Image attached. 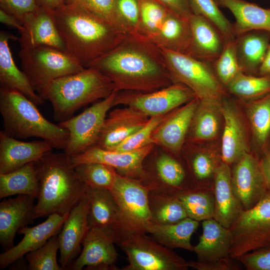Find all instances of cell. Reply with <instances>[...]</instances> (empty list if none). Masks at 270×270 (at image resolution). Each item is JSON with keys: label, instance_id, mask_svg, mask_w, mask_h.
Returning a JSON list of instances; mask_svg holds the SVG:
<instances>
[{"label": "cell", "instance_id": "cell-13", "mask_svg": "<svg viewBox=\"0 0 270 270\" xmlns=\"http://www.w3.org/2000/svg\"><path fill=\"white\" fill-rule=\"evenodd\" d=\"M143 167L144 176L140 182L150 191L178 196L194 188L186 168L172 156L161 153Z\"/></svg>", "mask_w": 270, "mask_h": 270}, {"label": "cell", "instance_id": "cell-20", "mask_svg": "<svg viewBox=\"0 0 270 270\" xmlns=\"http://www.w3.org/2000/svg\"><path fill=\"white\" fill-rule=\"evenodd\" d=\"M199 102V99L196 97L182 107L170 112L154 130L152 136L153 144L178 156Z\"/></svg>", "mask_w": 270, "mask_h": 270}, {"label": "cell", "instance_id": "cell-2", "mask_svg": "<svg viewBox=\"0 0 270 270\" xmlns=\"http://www.w3.org/2000/svg\"><path fill=\"white\" fill-rule=\"evenodd\" d=\"M50 12L67 52L84 68L128 36L108 20L76 4H65Z\"/></svg>", "mask_w": 270, "mask_h": 270}, {"label": "cell", "instance_id": "cell-32", "mask_svg": "<svg viewBox=\"0 0 270 270\" xmlns=\"http://www.w3.org/2000/svg\"><path fill=\"white\" fill-rule=\"evenodd\" d=\"M190 38L188 19L168 11L158 30L150 41L158 47L188 54Z\"/></svg>", "mask_w": 270, "mask_h": 270}, {"label": "cell", "instance_id": "cell-3", "mask_svg": "<svg viewBox=\"0 0 270 270\" xmlns=\"http://www.w3.org/2000/svg\"><path fill=\"white\" fill-rule=\"evenodd\" d=\"M35 164L38 190L34 220L52 214L69 213L87 188L70 156L64 152H50L35 162Z\"/></svg>", "mask_w": 270, "mask_h": 270}, {"label": "cell", "instance_id": "cell-14", "mask_svg": "<svg viewBox=\"0 0 270 270\" xmlns=\"http://www.w3.org/2000/svg\"><path fill=\"white\" fill-rule=\"evenodd\" d=\"M232 166L231 184L233 192L243 210L250 209L268 192L260 156L248 152Z\"/></svg>", "mask_w": 270, "mask_h": 270}, {"label": "cell", "instance_id": "cell-1", "mask_svg": "<svg viewBox=\"0 0 270 270\" xmlns=\"http://www.w3.org/2000/svg\"><path fill=\"white\" fill-rule=\"evenodd\" d=\"M89 67L106 76L116 92H151L174 83L158 48L150 40L129 35Z\"/></svg>", "mask_w": 270, "mask_h": 270}, {"label": "cell", "instance_id": "cell-48", "mask_svg": "<svg viewBox=\"0 0 270 270\" xmlns=\"http://www.w3.org/2000/svg\"><path fill=\"white\" fill-rule=\"evenodd\" d=\"M64 1L65 4L78 6L104 18L122 30L116 12V0H64Z\"/></svg>", "mask_w": 270, "mask_h": 270}, {"label": "cell", "instance_id": "cell-33", "mask_svg": "<svg viewBox=\"0 0 270 270\" xmlns=\"http://www.w3.org/2000/svg\"><path fill=\"white\" fill-rule=\"evenodd\" d=\"M198 226L199 222L188 217L168 224L152 222L146 230L154 240L168 248H180L193 252L190 240Z\"/></svg>", "mask_w": 270, "mask_h": 270}, {"label": "cell", "instance_id": "cell-50", "mask_svg": "<svg viewBox=\"0 0 270 270\" xmlns=\"http://www.w3.org/2000/svg\"><path fill=\"white\" fill-rule=\"evenodd\" d=\"M188 262L189 268L197 270H239L242 268L241 264L230 256L210 262L188 260Z\"/></svg>", "mask_w": 270, "mask_h": 270}, {"label": "cell", "instance_id": "cell-8", "mask_svg": "<svg viewBox=\"0 0 270 270\" xmlns=\"http://www.w3.org/2000/svg\"><path fill=\"white\" fill-rule=\"evenodd\" d=\"M230 230V256L234 258L270 246V192L253 208L243 210Z\"/></svg>", "mask_w": 270, "mask_h": 270}, {"label": "cell", "instance_id": "cell-36", "mask_svg": "<svg viewBox=\"0 0 270 270\" xmlns=\"http://www.w3.org/2000/svg\"><path fill=\"white\" fill-rule=\"evenodd\" d=\"M246 112L253 140L260 155L270 144V93L248 102Z\"/></svg>", "mask_w": 270, "mask_h": 270}, {"label": "cell", "instance_id": "cell-22", "mask_svg": "<svg viewBox=\"0 0 270 270\" xmlns=\"http://www.w3.org/2000/svg\"><path fill=\"white\" fill-rule=\"evenodd\" d=\"M149 118L148 116L130 106L115 108L106 118L95 146L111 150L144 126Z\"/></svg>", "mask_w": 270, "mask_h": 270}, {"label": "cell", "instance_id": "cell-34", "mask_svg": "<svg viewBox=\"0 0 270 270\" xmlns=\"http://www.w3.org/2000/svg\"><path fill=\"white\" fill-rule=\"evenodd\" d=\"M221 103L200 100L188 132L192 140H207L217 136L222 116Z\"/></svg>", "mask_w": 270, "mask_h": 270}, {"label": "cell", "instance_id": "cell-25", "mask_svg": "<svg viewBox=\"0 0 270 270\" xmlns=\"http://www.w3.org/2000/svg\"><path fill=\"white\" fill-rule=\"evenodd\" d=\"M35 198L19 194L0 203V244L4 250L13 246L20 228L34 220Z\"/></svg>", "mask_w": 270, "mask_h": 270}, {"label": "cell", "instance_id": "cell-45", "mask_svg": "<svg viewBox=\"0 0 270 270\" xmlns=\"http://www.w3.org/2000/svg\"><path fill=\"white\" fill-rule=\"evenodd\" d=\"M235 39L224 42L222 52L212 64L217 78L224 87L242 72L237 58Z\"/></svg>", "mask_w": 270, "mask_h": 270}, {"label": "cell", "instance_id": "cell-53", "mask_svg": "<svg viewBox=\"0 0 270 270\" xmlns=\"http://www.w3.org/2000/svg\"><path fill=\"white\" fill-rule=\"evenodd\" d=\"M260 164L268 191L270 192V152L266 150L260 155Z\"/></svg>", "mask_w": 270, "mask_h": 270}, {"label": "cell", "instance_id": "cell-4", "mask_svg": "<svg viewBox=\"0 0 270 270\" xmlns=\"http://www.w3.org/2000/svg\"><path fill=\"white\" fill-rule=\"evenodd\" d=\"M36 106L18 91L0 87L2 131L16 139L38 138L48 142L53 148L64 150L68 142V132L46 118Z\"/></svg>", "mask_w": 270, "mask_h": 270}, {"label": "cell", "instance_id": "cell-12", "mask_svg": "<svg viewBox=\"0 0 270 270\" xmlns=\"http://www.w3.org/2000/svg\"><path fill=\"white\" fill-rule=\"evenodd\" d=\"M196 97L188 87L180 83H174L151 92H118L113 106L120 104L130 106L150 118L167 114Z\"/></svg>", "mask_w": 270, "mask_h": 270}, {"label": "cell", "instance_id": "cell-30", "mask_svg": "<svg viewBox=\"0 0 270 270\" xmlns=\"http://www.w3.org/2000/svg\"><path fill=\"white\" fill-rule=\"evenodd\" d=\"M202 227L199 242L194 246L197 260L206 262L229 256L232 240L230 228L214 218L202 221Z\"/></svg>", "mask_w": 270, "mask_h": 270}, {"label": "cell", "instance_id": "cell-18", "mask_svg": "<svg viewBox=\"0 0 270 270\" xmlns=\"http://www.w3.org/2000/svg\"><path fill=\"white\" fill-rule=\"evenodd\" d=\"M88 208L89 200L85 192L70 212L58 234L60 264L64 270H67L80 252L81 244L88 229Z\"/></svg>", "mask_w": 270, "mask_h": 270}, {"label": "cell", "instance_id": "cell-42", "mask_svg": "<svg viewBox=\"0 0 270 270\" xmlns=\"http://www.w3.org/2000/svg\"><path fill=\"white\" fill-rule=\"evenodd\" d=\"M190 2L193 14L209 21L220 32L224 42L236 38L233 24L220 10L214 0H190Z\"/></svg>", "mask_w": 270, "mask_h": 270}, {"label": "cell", "instance_id": "cell-37", "mask_svg": "<svg viewBox=\"0 0 270 270\" xmlns=\"http://www.w3.org/2000/svg\"><path fill=\"white\" fill-rule=\"evenodd\" d=\"M148 202L152 222L172 224L188 217L182 204L176 196L150 190Z\"/></svg>", "mask_w": 270, "mask_h": 270}, {"label": "cell", "instance_id": "cell-17", "mask_svg": "<svg viewBox=\"0 0 270 270\" xmlns=\"http://www.w3.org/2000/svg\"><path fill=\"white\" fill-rule=\"evenodd\" d=\"M89 200L88 228H99L111 232L118 244L130 233L124 223L120 207L108 190L87 187Z\"/></svg>", "mask_w": 270, "mask_h": 270}, {"label": "cell", "instance_id": "cell-27", "mask_svg": "<svg viewBox=\"0 0 270 270\" xmlns=\"http://www.w3.org/2000/svg\"><path fill=\"white\" fill-rule=\"evenodd\" d=\"M18 38L5 30L0 32V87L18 91L36 106L44 100L36 92L28 78L17 67L12 56L8 42Z\"/></svg>", "mask_w": 270, "mask_h": 270}, {"label": "cell", "instance_id": "cell-41", "mask_svg": "<svg viewBox=\"0 0 270 270\" xmlns=\"http://www.w3.org/2000/svg\"><path fill=\"white\" fill-rule=\"evenodd\" d=\"M74 167L87 187L92 188L110 190L118 174L114 168L98 162L82 163Z\"/></svg>", "mask_w": 270, "mask_h": 270}, {"label": "cell", "instance_id": "cell-16", "mask_svg": "<svg viewBox=\"0 0 270 270\" xmlns=\"http://www.w3.org/2000/svg\"><path fill=\"white\" fill-rule=\"evenodd\" d=\"M114 239L110 231L99 228L88 230L82 242V249L67 270H116L118 254Z\"/></svg>", "mask_w": 270, "mask_h": 270}, {"label": "cell", "instance_id": "cell-28", "mask_svg": "<svg viewBox=\"0 0 270 270\" xmlns=\"http://www.w3.org/2000/svg\"><path fill=\"white\" fill-rule=\"evenodd\" d=\"M212 188L215 202L214 218L230 228L244 210L232 188L230 166L220 163L214 174Z\"/></svg>", "mask_w": 270, "mask_h": 270}, {"label": "cell", "instance_id": "cell-10", "mask_svg": "<svg viewBox=\"0 0 270 270\" xmlns=\"http://www.w3.org/2000/svg\"><path fill=\"white\" fill-rule=\"evenodd\" d=\"M117 92H114L78 116L60 122L59 124L69 133L68 142L64 150L66 154L76 156L96 144Z\"/></svg>", "mask_w": 270, "mask_h": 270}, {"label": "cell", "instance_id": "cell-15", "mask_svg": "<svg viewBox=\"0 0 270 270\" xmlns=\"http://www.w3.org/2000/svg\"><path fill=\"white\" fill-rule=\"evenodd\" d=\"M153 146L150 144L129 152L110 150L94 146L70 158L74 166L86 162L101 163L114 168L120 175L140 182L144 176V160L151 152Z\"/></svg>", "mask_w": 270, "mask_h": 270}, {"label": "cell", "instance_id": "cell-39", "mask_svg": "<svg viewBox=\"0 0 270 270\" xmlns=\"http://www.w3.org/2000/svg\"><path fill=\"white\" fill-rule=\"evenodd\" d=\"M222 162L220 156L209 150L190 156L187 164L194 188H212L216 170Z\"/></svg>", "mask_w": 270, "mask_h": 270}, {"label": "cell", "instance_id": "cell-23", "mask_svg": "<svg viewBox=\"0 0 270 270\" xmlns=\"http://www.w3.org/2000/svg\"><path fill=\"white\" fill-rule=\"evenodd\" d=\"M224 128L222 140V161L231 166L250 152L244 121L235 105L224 100L221 103Z\"/></svg>", "mask_w": 270, "mask_h": 270}, {"label": "cell", "instance_id": "cell-49", "mask_svg": "<svg viewBox=\"0 0 270 270\" xmlns=\"http://www.w3.org/2000/svg\"><path fill=\"white\" fill-rule=\"evenodd\" d=\"M236 260L247 270H270V246L246 253Z\"/></svg>", "mask_w": 270, "mask_h": 270}, {"label": "cell", "instance_id": "cell-43", "mask_svg": "<svg viewBox=\"0 0 270 270\" xmlns=\"http://www.w3.org/2000/svg\"><path fill=\"white\" fill-rule=\"evenodd\" d=\"M60 249L58 234L51 237L43 246L26 255L30 270H64L57 262Z\"/></svg>", "mask_w": 270, "mask_h": 270}, {"label": "cell", "instance_id": "cell-19", "mask_svg": "<svg viewBox=\"0 0 270 270\" xmlns=\"http://www.w3.org/2000/svg\"><path fill=\"white\" fill-rule=\"evenodd\" d=\"M69 213L52 214L44 222L32 227L21 228L22 240L0 254V268H7L28 252L43 246L51 237L58 234Z\"/></svg>", "mask_w": 270, "mask_h": 270}, {"label": "cell", "instance_id": "cell-31", "mask_svg": "<svg viewBox=\"0 0 270 270\" xmlns=\"http://www.w3.org/2000/svg\"><path fill=\"white\" fill-rule=\"evenodd\" d=\"M218 5L228 9L234 16L235 36L254 30L270 32V8H265L244 0H214Z\"/></svg>", "mask_w": 270, "mask_h": 270}, {"label": "cell", "instance_id": "cell-9", "mask_svg": "<svg viewBox=\"0 0 270 270\" xmlns=\"http://www.w3.org/2000/svg\"><path fill=\"white\" fill-rule=\"evenodd\" d=\"M146 234L134 233L118 245L127 256L122 270H187L188 261Z\"/></svg>", "mask_w": 270, "mask_h": 270}, {"label": "cell", "instance_id": "cell-29", "mask_svg": "<svg viewBox=\"0 0 270 270\" xmlns=\"http://www.w3.org/2000/svg\"><path fill=\"white\" fill-rule=\"evenodd\" d=\"M236 48L242 72L259 76L260 69L270 44V32L254 30L236 37Z\"/></svg>", "mask_w": 270, "mask_h": 270}, {"label": "cell", "instance_id": "cell-55", "mask_svg": "<svg viewBox=\"0 0 270 270\" xmlns=\"http://www.w3.org/2000/svg\"><path fill=\"white\" fill-rule=\"evenodd\" d=\"M36 2L37 6L50 12L60 8L65 4L64 0H36Z\"/></svg>", "mask_w": 270, "mask_h": 270}, {"label": "cell", "instance_id": "cell-21", "mask_svg": "<svg viewBox=\"0 0 270 270\" xmlns=\"http://www.w3.org/2000/svg\"><path fill=\"white\" fill-rule=\"evenodd\" d=\"M22 23L18 38L20 48L46 45L67 52L50 11L38 6L24 16Z\"/></svg>", "mask_w": 270, "mask_h": 270}, {"label": "cell", "instance_id": "cell-5", "mask_svg": "<svg viewBox=\"0 0 270 270\" xmlns=\"http://www.w3.org/2000/svg\"><path fill=\"white\" fill-rule=\"evenodd\" d=\"M114 92L112 82L99 70L89 67L53 81L44 100L50 102L54 120L61 122L72 118L82 107Z\"/></svg>", "mask_w": 270, "mask_h": 270}, {"label": "cell", "instance_id": "cell-47", "mask_svg": "<svg viewBox=\"0 0 270 270\" xmlns=\"http://www.w3.org/2000/svg\"><path fill=\"white\" fill-rule=\"evenodd\" d=\"M169 113L150 118L144 126L110 150L129 152L141 148L150 144H154L152 140V134L155 129Z\"/></svg>", "mask_w": 270, "mask_h": 270}, {"label": "cell", "instance_id": "cell-52", "mask_svg": "<svg viewBox=\"0 0 270 270\" xmlns=\"http://www.w3.org/2000/svg\"><path fill=\"white\" fill-rule=\"evenodd\" d=\"M170 12L186 19L192 14L190 0H157Z\"/></svg>", "mask_w": 270, "mask_h": 270}, {"label": "cell", "instance_id": "cell-35", "mask_svg": "<svg viewBox=\"0 0 270 270\" xmlns=\"http://www.w3.org/2000/svg\"><path fill=\"white\" fill-rule=\"evenodd\" d=\"M38 182L35 162H30L12 172L0 174V198L16 194L36 198Z\"/></svg>", "mask_w": 270, "mask_h": 270}, {"label": "cell", "instance_id": "cell-11", "mask_svg": "<svg viewBox=\"0 0 270 270\" xmlns=\"http://www.w3.org/2000/svg\"><path fill=\"white\" fill-rule=\"evenodd\" d=\"M120 210L126 226L130 234H147L152 222L149 207L150 190L138 180L118 173L110 190Z\"/></svg>", "mask_w": 270, "mask_h": 270}, {"label": "cell", "instance_id": "cell-57", "mask_svg": "<svg viewBox=\"0 0 270 270\" xmlns=\"http://www.w3.org/2000/svg\"><path fill=\"white\" fill-rule=\"evenodd\" d=\"M266 150H268V151L270 152V144L268 145V147Z\"/></svg>", "mask_w": 270, "mask_h": 270}, {"label": "cell", "instance_id": "cell-56", "mask_svg": "<svg viewBox=\"0 0 270 270\" xmlns=\"http://www.w3.org/2000/svg\"><path fill=\"white\" fill-rule=\"evenodd\" d=\"M259 76H270V44L259 72Z\"/></svg>", "mask_w": 270, "mask_h": 270}, {"label": "cell", "instance_id": "cell-44", "mask_svg": "<svg viewBox=\"0 0 270 270\" xmlns=\"http://www.w3.org/2000/svg\"><path fill=\"white\" fill-rule=\"evenodd\" d=\"M140 12V32L148 40L162 25L169 10L157 0H138Z\"/></svg>", "mask_w": 270, "mask_h": 270}, {"label": "cell", "instance_id": "cell-54", "mask_svg": "<svg viewBox=\"0 0 270 270\" xmlns=\"http://www.w3.org/2000/svg\"><path fill=\"white\" fill-rule=\"evenodd\" d=\"M0 22L3 24L17 29L18 32L23 28L22 23L20 20L13 14L1 8L0 10Z\"/></svg>", "mask_w": 270, "mask_h": 270}, {"label": "cell", "instance_id": "cell-38", "mask_svg": "<svg viewBox=\"0 0 270 270\" xmlns=\"http://www.w3.org/2000/svg\"><path fill=\"white\" fill-rule=\"evenodd\" d=\"M178 197L188 218L198 222L214 218L215 202L212 188H194Z\"/></svg>", "mask_w": 270, "mask_h": 270}, {"label": "cell", "instance_id": "cell-26", "mask_svg": "<svg viewBox=\"0 0 270 270\" xmlns=\"http://www.w3.org/2000/svg\"><path fill=\"white\" fill-rule=\"evenodd\" d=\"M188 21L191 38L188 54L212 64L224 48L222 36L209 21L200 15L192 14Z\"/></svg>", "mask_w": 270, "mask_h": 270}, {"label": "cell", "instance_id": "cell-40", "mask_svg": "<svg viewBox=\"0 0 270 270\" xmlns=\"http://www.w3.org/2000/svg\"><path fill=\"white\" fill-rule=\"evenodd\" d=\"M224 88L238 97L258 98L270 93V76L240 72Z\"/></svg>", "mask_w": 270, "mask_h": 270}, {"label": "cell", "instance_id": "cell-51", "mask_svg": "<svg viewBox=\"0 0 270 270\" xmlns=\"http://www.w3.org/2000/svg\"><path fill=\"white\" fill-rule=\"evenodd\" d=\"M1 8L13 14L22 22L24 16L35 10L36 0H0Z\"/></svg>", "mask_w": 270, "mask_h": 270}, {"label": "cell", "instance_id": "cell-24", "mask_svg": "<svg viewBox=\"0 0 270 270\" xmlns=\"http://www.w3.org/2000/svg\"><path fill=\"white\" fill-rule=\"evenodd\" d=\"M44 140L24 142L0 132V174L16 170L30 162H36L52 152Z\"/></svg>", "mask_w": 270, "mask_h": 270}, {"label": "cell", "instance_id": "cell-46", "mask_svg": "<svg viewBox=\"0 0 270 270\" xmlns=\"http://www.w3.org/2000/svg\"><path fill=\"white\" fill-rule=\"evenodd\" d=\"M116 9L121 29L126 34L148 40L140 32L138 0H116Z\"/></svg>", "mask_w": 270, "mask_h": 270}, {"label": "cell", "instance_id": "cell-7", "mask_svg": "<svg viewBox=\"0 0 270 270\" xmlns=\"http://www.w3.org/2000/svg\"><path fill=\"white\" fill-rule=\"evenodd\" d=\"M158 48L174 83L188 87L200 100L222 102L225 88L212 64L188 54Z\"/></svg>", "mask_w": 270, "mask_h": 270}, {"label": "cell", "instance_id": "cell-6", "mask_svg": "<svg viewBox=\"0 0 270 270\" xmlns=\"http://www.w3.org/2000/svg\"><path fill=\"white\" fill-rule=\"evenodd\" d=\"M18 56L22 70L44 100L53 81L85 68L67 52L46 45L21 48Z\"/></svg>", "mask_w": 270, "mask_h": 270}]
</instances>
